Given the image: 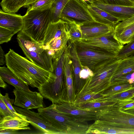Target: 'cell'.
Segmentation results:
<instances>
[{"mask_svg": "<svg viewBox=\"0 0 134 134\" xmlns=\"http://www.w3.org/2000/svg\"><path fill=\"white\" fill-rule=\"evenodd\" d=\"M63 69L66 88L65 101L73 104L76 96L74 91L72 61L69 54L68 45L64 52Z\"/></svg>", "mask_w": 134, "mask_h": 134, "instance_id": "obj_17", "label": "cell"}, {"mask_svg": "<svg viewBox=\"0 0 134 134\" xmlns=\"http://www.w3.org/2000/svg\"><path fill=\"white\" fill-rule=\"evenodd\" d=\"M93 4L118 18L120 21H124L134 15V6L105 4L97 2Z\"/></svg>", "mask_w": 134, "mask_h": 134, "instance_id": "obj_20", "label": "cell"}, {"mask_svg": "<svg viewBox=\"0 0 134 134\" xmlns=\"http://www.w3.org/2000/svg\"><path fill=\"white\" fill-rule=\"evenodd\" d=\"M7 85L3 79L0 77V87L2 88L5 89L7 87Z\"/></svg>", "mask_w": 134, "mask_h": 134, "instance_id": "obj_43", "label": "cell"}, {"mask_svg": "<svg viewBox=\"0 0 134 134\" xmlns=\"http://www.w3.org/2000/svg\"><path fill=\"white\" fill-rule=\"evenodd\" d=\"M133 71H134V55L121 59L111 81Z\"/></svg>", "mask_w": 134, "mask_h": 134, "instance_id": "obj_25", "label": "cell"}, {"mask_svg": "<svg viewBox=\"0 0 134 134\" xmlns=\"http://www.w3.org/2000/svg\"><path fill=\"white\" fill-rule=\"evenodd\" d=\"M104 97L101 93L89 92L77 97L73 104L75 105L80 104L94 101Z\"/></svg>", "mask_w": 134, "mask_h": 134, "instance_id": "obj_31", "label": "cell"}, {"mask_svg": "<svg viewBox=\"0 0 134 134\" xmlns=\"http://www.w3.org/2000/svg\"><path fill=\"white\" fill-rule=\"evenodd\" d=\"M22 30L37 42L42 43L49 23L52 21L50 10L27 9L23 16Z\"/></svg>", "mask_w": 134, "mask_h": 134, "instance_id": "obj_8", "label": "cell"}, {"mask_svg": "<svg viewBox=\"0 0 134 134\" xmlns=\"http://www.w3.org/2000/svg\"><path fill=\"white\" fill-rule=\"evenodd\" d=\"M123 111L127 113L134 114V108L128 109Z\"/></svg>", "mask_w": 134, "mask_h": 134, "instance_id": "obj_44", "label": "cell"}, {"mask_svg": "<svg viewBox=\"0 0 134 134\" xmlns=\"http://www.w3.org/2000/svg\"><path fill=\"white\" fill-rule=\"evenodd\" d=\"M68 47L72 61L74 91L76 96L82 88L85 83L86 80L81 79L80 76L81 72L84 68L80 61L75 43H71L68 41Z\"/></svg>", "mask_w": 134, "mask_h": 134, "instance_id": "obj_14", "label": "cell"}, {"mask_svg": "<svg viewBox=\"0 0 134 134\" xmlns=\"http://www.w3.org/2000/svg\"><path fill=\"white\" fill-rule=\"evenodd\" d=\"M7 67L19 79L33 87L38 89L53 72L46 70L10 49L5 54Z\"/></svg>", "mask_w": 134, "mask_h": 134, "instance_id": "obj_1", "label": "cell"}, {"mask_svg": "<svg viewBox=\"0 0 134 134\" xmlns=\"http://www.w3.org/2000/svg\"><path fill=\"white\" fill-rule=\"evenodd\" d=\"M5 63V55L2 49L0 46V65H3Z\"/></svg>", "mask_w": 134, "mask_h": 134, "instance_id": "obj_39", "label": "cell"}, {"mask_svg": "<svg viewBox=\"0 0 134 134\" xmlns=\"http://www.w3.org/2000/svg\"><path fill=\"white\" fill-rule=\"evenodd\" d=\"M60 19L65 21H74L78 24L95 21L87 5L80 0H70L63 10Z\"/></svg>", "mask_w": 134, "mask_h": 134, "instance_id": "obj_10", "label": "cell"}, {"mask_svg": "<svg viewBox=\"0 0 134 134\" xmlns=\"http://www.w3.org/2000/svg\"><path fill=\"white\" fill-rule=\"evenodd\" d=\"M55 104L56 109L59 111L68 114L83 121H95L98 119L99 114L82 109L66 101H62Z\"/></svg>", "mask_w": 134, "mask_h": 134, "instance_id": "obj_15", "label": "cell"}, {"mask_svg": "<svg viewBox=\"0 0 134 134\" xmlns=\"http://www.w3.org/2000/svg\"><path fill=\"white\" fill-rule=\"evenodd\" d=\"M38 0H27L24 7L28 8L33 3Z\"/></svg>", "mask_w": 134, "mask_h": 134, "instance_id": "obj_42", "label": "cell"}, {"mask_svg": "<svg viewBox=\"0 0 134 134\" xmlns=\"http://www.w3.org/2000/svg\"><path fill=\"white\" fill-rule=\"evenodd\" d=\"M134 99V86L126 90L113 94L105 96L96 101L122 100Z\"/></svg>", "mask_w": 134, "mask_h": 134, "instance_id": "obj_28", "label": "cell"}, {"mask_svg": "<svg viewBox=\"0 0 134 134\" xmlns=\"http://www.w3.org/2000/svg\"><path fill=\"white\" fill-rule=\"evenodd\" d=\"M74 43L77 46L117 55L124 45L115 38L114 32L105 35L82 38Z\"/></svg>", "mask_w": 134, "mask_h": 134, "instance_id": "obj_9", "label": "cell"}, {"mask_svg": "<svg viewBox=\"0 0 134 134\" xmlns=\"http://www.w3.org/2000/svg\"><path fill=\"white\" fill-rule=\"evenodd\" d=\"M121 60L116 58L110 59L96 67L92 71L93 75L86 80L76 97L91 92L100 93L107 89L110 85L112 77Z\"/></svg>", "mask_w": 134, "mask_h": 134, "instance_id": "obj_4", "label": "cell"}, {"mask_svg": "<svg viewBox=\"0 0 134 134\" xmlns=\"http://www.w3.org/2000/svg\"><path fill=\"white\" fill-rule=\"evenodd\" d=\"M134 86V83H129L110 85V86L101 94L105 96L110 95L127 90Z\"/></svg>", "mask_w": 134, "mask_h": 134, "instance_id": "obj_30", "label": "cell"}, {"mask_svg": "<svg viewBox=\"0 0 134 134\" xmlns=\"http://www.w3.org/2000/svg\"><path fill=\"white\" fill-rule=\"evenodd\" d=\"M13 92L15 105L29 110L43 108V97L40 92L15 88Z\"/></svg>", "mask_w": 134, "mask_h": 134, "instance_id": "obj_12", "label": "cell"}, {"mask_svg": "<svg viewBox=\"0 0 134 134\" xmlns=\"http://www.w3.org/2000/svg\"><path fill=\"white\" fill-rule=\"evenodd\" d=\"M53 0H38L33 3L28 8L29 10H50Z\"/></svg>", "mask_w": 134, "mask_h": 134, "instance_id": "obj_32", "label": "cell"}, {"mask_svg": "<svg viewBox=\"0 0 134 134\" xmlns=\"http://www.w3.org/2000/svg\"><path fill=\"white\" fill-rule=\"evenodd\" d=\"M115 105L98 116L106 124V134H134V114L121 110Z\"/></svg>", "mask_w": 134, "mask_h": 134, "instance_id": "obj_7", "label": "cell"}, {"mask_svg": "<svg viewBox=\"0 0 134 134\" xmlns=\"http://www.w3.org/2000/svg\"><path fill=\"white\" fill-rule=\"evenodd\" d=\"M13 107L18 113L25 116L30 124L43 133L60 134L59 131L39 113L18 107Z\"/></svg>", "mask_w": 134, "mask_h": 134, "instance_id": "obj_13", "label": "cell"}, {"mask_svg": "<svg viewBox=\"0 0 134 134\" xmlns=\"http://www.w3.org/2000/svg\"><path fill=\"white\" fill-rule=\"evenodd\" d=\"M23 16L15 13L0 10V26L6 28L16 34L22 30Z\"/></svg>", "mask_w": 134, "mask_h": 134, "instance_id": "obj_19", "label": "cell"}, {"mask_svg": "<svg viewBox=\"0 0 134 134\" xmlns=\"http://www.w3.org/2000/svg\"><path fill=\"white\" fill-rule=\"evenodd\" d=\"M15 34L10 30L0 26V44L7 43L10 41Z\"/></svg>", "mask_w": 134, "mask_h": 134, "instance_id": "obj_36", "label": "cell"}, {"mask_svg": "<svg viewBox=\"0 0 134 134\" xmlns=\"http://www.w3.org/2000/svg\"><path fill=\"white\" fill-rule=\"evenodd\" d=\"M122 104L118 108L121 110L134 108V99L129 100L126 103Z\"/></svg>", "mask_w": 134, "mask_h": 134, "instance_id": "obj_38", "label": "cell"}, {"mask_svg": "<svg viewBox=\"0 0 134 134\" xmlns=\"http://www.w3.org/2000/svg\"><path fill=\"white\" fill-rule=\"evenodd\" d=\"M82 2L87 5L93 4L98 0H80Z\"/></svg>", "mask_w": 134, "mask_h": 134, "instance_id": "obj_41", "label": "cell"}, {"mask_svg": "<svg viewBox=\"0 0 134 134\" xmlns=\"http://www.w3.org/2000/svg\"><path fill=\"white\" fill-rule=\"evenodd\" d=\"M38 112L60 132V134H86L87 121H83L69 114L60 111L55 104L38 108Z\"/></svg>", "mask_w": 134, "mask_h": 134, "instance_id": "obj_2", "label": "cell"}, {"mask_svg": "<svg viewBox=\"0 0 134 134\" xmlns=\"http://www.w3.org/2000/svg\"><path fill=\"white\" fill-rule=\"evenodd\" d=\"M0 98L2 99L6 105L16 116L24 119H27L25 116L18 113L14 109L12 106L14 100V99H11L9 98L8 93H6L4 96L3 95L0 93Z\"/></svg>", "mask_w": 134, "mask_h": 134, "instance_id": "obj_34", "label": "cell"}, {"mask_svg": "<svg viewBox=\"0 0 134 134\" xmlns=\"http://www.w3.org/2000/svg\"><path fill=\"white\" fill-rule=\"evenodd\" d=\"M114 33L115 38L123 44L130 42L134 37V15L116 24Z\"/></svg>", "mask_w": 134, "mask_h": 134, "instance_id": "obj_18", "label": "cell"}, {"mask_svg": "<svg viewBox=\"0 0 134 134\" xmlns=\"http://www.w3.org/2000/svg\"></svg>", "mask_w": 134, "mask_h": 134, "instance_id": "obj_46", "label": "cell"}, {"mask_svg": "<svg viewBox=\"0 0 134 134\" xmlns=\"http://www.w3.org/2000/svg\"><path fill=\"white\" fill-rule=\"evenodd\" d=\"M118 100L95 101L80 104L77 106L84 110L100 114L111 108Z\"/></svg>", "mask_w": 134, "mask_h": 134, "instance_id": "obj_23", "label": "cell"}, {"mask_svg": "<svg viewBox=\"0 0 134 134\" xmlns=\"http://www.w3.org/2000/svg\"><path fill=\"white\" fill-rule=\"evenodd\" d=\"M30 122L17 116H6L0 119V130L8 129L30 130Z\"/></svg>", "mask_w": 134, "mask_h": 134, "instance_id": "obj_21", "label": "cell"}, {"mask_svg": "<svg viewBox=\"0 0 134 134\" xmlns=\"http://www.w3.org/2000/svg\"><path fill=\"white\" fill-rule=\"evenodd\" d=\"M134 55V37L122 48L117 54L116 58L121 59L131 55Z\"/></svg>", "mask_w": 134, "mask_h": 134, "instance_id": "obj_33", "label": "cell"}, {"mask_svg": "<svg viewBox=\"0 0 134 134\" xmlns=\"http://www.w3.org/2000/svg\"><path fill=\"white\" fill-rule=\"evenodd\" d=\"M64 53L59 60L53 65L54 76L49 78L38 89L43 97L57 104L65 101L66 88L63 69Z\"/></svg>", "mask_w": 134, "mask_h": 134, "instance_id": "obj_6", "label": "cell"}, {"mask_svg": "<svg viewBox=\"0 0 134 134\" xmlns=\"http://www.w3.org/2000/svg\"><path fill=\"white\" fill-rule=\"evenodd\" d=\"M97 2L108 4L127 6H134V2L130 0H98Z\"/></svg>", "mask_w": 134, "mask_h": 134, "instance_id": "obj_35", "label": "cell"}, {"mask_svg": "<svg viewBox=\"0 0 134 134\" xmlns=\"http://www.w3.org/2000/svg\"><path fill=\"white\" fill-rule=\"evenodd\" d=\"M69 40L65 21L60 19L49 23L42 44L52 58L53 65L58 62L64 53Z\"/></svg>", "mask_w": 134, "mask_h": 134, "instance_id": "obj_3", "label": "cell"}, {"mask_svg": "<svg viewBox=\"0 0 134 134\" xmlns=\"http://www.w3.org/2000/svg\"><path fill=\"white\" fill-rule=\"evenodd\" d=\"M131 0V1H132L134 2V0Z\"/></svg>", "mask_w": 134, "mask_h": 134, "instance_id": "obj_45", "label": "cell"}, {"mask_svg": "<svg viewBox=\"0 0 134 134\" xmlns=\"http://www.w3.org/2000/svg\"><path fill=\"white\" fill-rule=\"evenodd\" d=\"M0 77L15 88L30 90L28 85L19 79L7 67H0Z\"/></svg>", "mask_w": 134, "mask_h": 134, "instance_id": "obj_24", "label": "cell"}, {"mask_svg": "<svg viewBox=\"0 0 134 134\" xmlns=\"http://www.w3.org/2000/svg\"><path fill=\"white\" fill-rule=\"evenodd\" d=\"M78 24L82 31V38L94 37L109 34L114 31L115 27L114 26L96 21Z\"/></svg>", "mask_w": 134, "mask_h": 134, "instance_id": "obj_16", "label": "cell"}, {"mask_svg": "<svg viewBox=\"0 0 134 134\" xmlns=\"http://www.w3.org/2000/svg\"><path fill=\"white\" fill-rule=\"evenodd\" d=\"M27 0H2V10L7 12L15 13L23 7Z\"/></svg>", "mask_w": 134, "mask_h": 134, "instance_id": "obj_27", "label": "cell"}, {"mask_svg": "<svg viewBox=\"0 0 134 134\" xmlns=\"http://www.w3.org/2000/svg\"><path fill=\"white\" fill-rule=\"evenodd\" d=\"M88 9L96 21L115 27L120 21L118 18L93 4L87 5Z\"/></svg>", "mask_w": 134, "mask_h": 134, "instance_id": "obj_22", "label": "cell"}, {"mask_svg": "<svg viewBox=\"0 0 134 134\" xmlns=\"http://www.w3.org/2000/svg\"><path fill=\"white\" fill-rule=\"evenodd\" d=\"M16 130L12 129H8L0 130V134H15L16 133Z\"/></svg>", "mask_w": 134, "mask_h": 134, "instance_id": "obj_40", "label": "cell"}, {"mask_svg": "<svg viewBox=\"0 0 134 134\" xmlns=\"http://www.w3.org/2000/svg\"><path fill=\"white\" fill-rule=\"evenodd\" d=\"M9 116H17L11 111L2 99L0 98V119Z\"/></svg>", "mask_w": 134, "mask_h": 134, "instance_id": "obj_37", "label": "cell"}, {"mask_svg": "<svg viewBox=\"0 0 134 134\" xmlns=\"http://www.w3.org/2000/svg\"><path fill=\"white\" fill-rule=\"evenodd\" d=\"M50 9L52 21L55 22L60 19L61 13L65 5L70 0H53Z\"/></svg>", "mask_w": 134, "mask_h": 134, "instance_id": "obj_29", "label": "cell"}, {"mask_svg": "<svg viewBox=\"0 0 134 134\" xmlns=\"http://www.w3.org/2000/svg\"><path fill=\"white\" fill-rule=\"evenodd\" d=\"M65 22L69 37L68 41L72 43L82 39V32L79 24L74 21Z\"/></svg>", "mask_w": 134, "mask_h": 134, "instance_id": "obj_26", "label": "cell"}, {"mask_svg": "<svg viewBox=\"0 0 134 134\" xmlns=\"http://www.w3.org/2000/svg\"><path fill=\"white\" fill-rule=\"evenodd\" d=\"M76 46L82 65L84 68L88 69L92 71L96 67L104 62L116 58L117 55L109 52Z\"/></svg>", "mask_w": 134, "mask_h": 134, "instance_id": "obj_11", "label": "cell"}, {"mask_svg": "<svg viewBox=\"0 0 134 134\" xmlns=\"http://www.w3.org/2000/svg\"><path fill=\"white\" fill-rule=\"evenodd\" d=\"M17 39L27 58L42 68L53 72L52 58L44 48L42 43L36 42L22 30L18 33Z\"/></svg>", "mask_w": 134, "mask_h": 134, "instance_id": "obj_5", "label": "cell"}]
</instances>
